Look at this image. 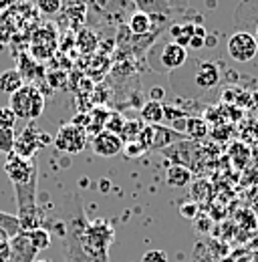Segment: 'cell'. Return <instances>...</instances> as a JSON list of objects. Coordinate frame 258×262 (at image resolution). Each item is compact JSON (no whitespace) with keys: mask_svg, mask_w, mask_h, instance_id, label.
I'll return each instance as SVG.
<instances>
[{"mask_svg":"<svg viewBox=\"0 0 258 262\" xmlns=\"http://www.w3.org/2000/svg\"><path fill=\"white\" fill-rule=\"evenodd\" d=\"M63 224L64 262H109L115 228L107 220L97 218L89 222L81 204H75Z\"/></svg>","mask_w":258,"mask_h":262,"instance_id":"6da1fadb","label":"cell"},{"mask_svg":"<svg viewBox=\"0 0 258 262\" xmlns=\"http://www.w3.org/2000/svg\"><path fill=\"white\" fill-rule=\"evenodd\" d=\"M4 171L14 188V196L18 204V222H20L23 232L42 228L40 212L36 206V178H38L36 160L20 158L12 151L4 162Z\"/></svg>","mask_w":258,"mask_h":262,"instance_id":"7a4b0ae2","label":"cell"},{"mask_svg":"<svg viewBox=\"0 0 258 262\" xmlns=\"http://www.w3.org/2000/svg\"><path fill=\"white\" fill-rule=\"evenodd\" d=\"M8 107L14 111L16 119L34 121L45 111V97H42V93L36 87L25 85L20 91H16L14 95H10V105Z\"/></svg>","mask_w":258,"mask_h":262,"instance_id":"3957f363","label":"cell"},{"mask_svg":"<svg viewBox=\"0 0 258 262\" xmlns=\"http://www.w3.org/2000/svg\"><path fill=\"white\" fill-rule=\"evenodd\" d=\"M51 141H53V139L47 137L42 131H38V127L31 121V123L23 129L20 135H16V141H14V154L20 156V158L31 160V158L36 156L38 147H42V145H47V143H51Z\"/></svg>","mask_w":258,"mask_h":262,"instance_id":"277c9868","label":"cell"},{"mask_svg":"<svg viewBox=\"0 0 258 262\" xmlns=\"http://www.w3.org/2000/svg\"><path fill=\"white\" fill-rule=\"evenodd\" d=\"M55 147L59 151L64 154H79L85 149L87 145V131L83 129L81 125H75V123H67L61 129L57 131L55 139H53Z\"/></svg>","mask_w":258,"mask_h":262,"instance_id":"5b68a950","label":"cell"},{"mask_svg":"<svg viewBox=\"0 0 258 262\" xmlns=\"http://www.w3.org/2000/svg\"><path fill=\"white\" fill-rule=\"evenodd\" d=\"M258 53V40L254 34L238 31L228 38V55L236 63H250Z\"/></svg>","mask_w":258,"mask_h":262,"instance_id":"8992f818","label":"cell"},{"mask_svg":"<svg viewBox=\"0 0 258 262\" xmlns=\"http://www.w3.org/2000/svg\"><path fill=\"white\" fill-rule=\"evenodd\" d=\"M91 147L99 158H113L123 151V139L111 131H101L93 137Z\"/></svg>","mask_w":258,"mask_h":262,"instance_id":"52a82bcc","label":"cell"},{"mask_svg":"<svg viewBox=\"0 0 258 262\" xmlns=\"http://www.w3.org/2000/svg\"><path fill=\"white\" fill-rule=\"evenodd\" d=\"M36 260V250L31 244L27 232L16 234L10 238V258L8 262H34Z\"/></svg>","mask_w":258,"mask_h":262,"instance_id":"ba28073f","label":"cell"},{"mask_svg":"<svg viewBox=\"0 0 258 262\" xmlns=\"http://www.w3.org/2000/svg\"><path fill=\"white\" fill-rule=\"evenodd\" d=\"M196 85L200 89H214L218 83H220V69L216 63L208 61V59H202L198 65H196V77H193Z\"/></svg>","mask_w":258,"mask_h":262,"instance_id":"9c48e42d","label":"cell"},{"mask_svg":"<svg viewBox=\"0 0 258 262\" xmlns=\"http://www.w3.org/2000/svg\"><path fill=\"white\" fill-rule=\"evenodd\" d=\"M188 61V51L176 42H169L161 51V65L165 69H178Z\"/></svg>","mask_w":258,"mask_h":262,"instance_id":"30bf717a","label":"cell"},{"mask_svg":"<svg viewBox=\"0 0 258 262\" xmlns=\"http://www.w3.org/2000/svg\"><path fill=\"white\" fill-rule=\"evenodd\" d=\"M190 182H192V169H190V167L174 164L165 171V184H167L169 188L182 190V188H186Z\"/></svg>","mask_w":258,"mask_h":262,"instance_id":"8fae6325","label":"cell"},{"mask_svg":"<svg viewBox=\"0 0 258 262\" xmlns=\"http://www.w3.org/2000/svg\"><path fill=\"white\" fill-rule=\"evenodd\" d=\"M23 87H25V79H23L20 71L8 69V71H2L0 73V91L6 93L8 97L14 95L16 91H20Z\"/></svg>","mask_w":258,"mask_h":262,"instance_id":"7c38bea8","label":"cell"},{"mask_svg":"<svg viewBox=\"0 0 258 262\" xmlns=\"http://www.w3.org/2000/svg\"><path fill=\"white\" fill-rule=\"evenodd\" d=\"M127 29L133 34H147L154 29V23H152V16L145 14V12H131L127 20Z\"/></svg>","mask_w":258,"mask_h":262,"instance_id":"4fadbf2b","label":"cell"},{"mask_svg":"<svg viewBox=\"0 0 258 262\" xmlns=\"http://www.w3.org/2000/svg\"><path fill=\"white\" fill-rule=\"evenodd\" d=\"M141 119H143L147 125H160L161 121L165 119L163 105H161L160 101H147V103L141 107Z\"/></svg>","mask_w":258,"mask_h":262,"instance_id":"5bb4252c","label":"cell"},{"mask_svg":"<svg viewBox=\"0 0 258 262\" xmlns=\"http://www.w3.org/2000/svg\"><path fill=\"white\" fill-rule=\"evenodd\" d=\"M135 6L139 8V12H149L152 14H171V6H169V0H135Z\"/></svg>","mask_w":258,"mask_h":262,"instance_id":"9a60e30c","label":"cell"},{"mask_svg":"<svg viewBox=\"0 0 258 262\" xmlns=\"http://www.w3.org/2000/svg\"><path fill=\"white\" fill-rule=\"evenodd\" d=\"M27 236H29V240H31V244L34 246V250L36 252H40V250H45V248H49L51 246V232L47 228H34L31 232H27Z\"/></svg>","mask_w":258,"mask_h":262,"instance_id":"2e32d148","label":"cell"},{"mask_svg":"<svg viewBox=\"0 0 258 262\" xmlns=\"http://www.w3.org/2000/svg\"><path fill=\"white\" fill-rule=\"evenodd\" d=\"M0 230H4L10 238H14L16 234H20V222H18V216H10L6 212H0Z\"/></svg>","mask_w":258,"mask_h":262,"instance_id":"e0dca14e","label":"cell"},{"mask_svg":"<svg viewBox=\"0 0 258 262\" xmlns=\"http://www.w3.org/2000/svg\"><path fill=\"white\" fill-rule=\"evenodd\" d=\"M186 133L190 135V139H202L208 133V123L200 117H190L186 123Z\"/></svg>","mask_w":258,"mask_h":262,"instance_id":"ac0fdd59","label":"cell"},{"mask_svg":"<svg viewBox=\"0 0 258 262\" xmlns=\"http://www.w3.org/2000/svg\"><path fill=\"white\" fill-rule=\"evenodd\" d=\"M14 141H16L14 129H0V154L10 156L14 151Z\"/></svg>","mask_w":258,"mask_h":262,"instance_id":"d6986e66","label":"cell"},{"mask_svg":"<svg viewBox=\"0 0 258 262\" xmlns=\"http://www.w3.org/2000/svg\"><path fill=\"white\" fill-rule=\"evenodd\" d=\"M36 8L47 14V16H53L57 12H61L63 8V0H36Z\"/></svg>","mask_w":258,"mask_h":262,"instance_id":"ffe728a7","label":"cell"},{"mask_svg":"<svg viewBox=\"0 0 258 262\" xmlns=\"http://www.w3.org/2000/svg\"><path fill=\"white\" fill-rule=\"evenodd\" d=\"M16 115L10 107H0V129H14Z\"/></svg>","mask_w":258,"mask_h":262,"instance_id":"44dd1931","label":"cell"},{"mask_svg":"<svg viewBox=\"0 0 258 262\" xmlns=\"http://www.w3.org/2000/svg\"><path fill=\"white\" fill-rule=\"evenodd\" d=\"M125 127V119L121 117V115H111L107 121H105V131H111V133H115V135H119L121 137V131Z\"/></svg>","mask_w":258,"mask_h":262,"instance_id":"7402d4cb","label":"cell"},{"mask_svg":"<svg viewBox=\"0 0 258 262\" xmlns=\"http://www.w3.org/2000/svg\"><path fill=\"white\" fill-rule=\"evenodd\" d=\"M10 258V236L0 230V262H8Z\"/></svg>","mask_w":258,"mask_h":262,"instance_id":"603a6c76","label":"cell"},{"mask_svg":"<svg viewBox=\"0 0 258 262\" xmlns=\"http://www.w3.org/2000/svg\"><path fill=\"white\" fill-rule=\"evenodd\" d=\"M141 262H167V256L161 250H149V252L143 254Z\"/></svg>","mask_w":258,"mask_h":262,"instance_id":"cb8c5ba5","label":"cell"},{"mask_svg":"<svg viewBox=\"0 0 258 262\" xmlns=\"http://www.w3.org/2000/svg\"><path fill=\"white\" fill-rule=\"evenodd\" d=\"M180 212H182L184 216H188V218H196V216H198V204H186Z\"/></svg>","mask_w":258,"mask_h":262,"instance_id":"d4e9b609","label":"cell"},{"mask_svg":"<svg viewBox=\"0 0 258 262\" xmlns=\"http://www.w3.org/2000/svg\"><path fill=\"white\" fill-rule=\"evenodd\" d=\"M143 151H145V149H143V147H141L137 141H133L131 145H127V147H125V154H127V156H137V154H143Z\"/></svg>","mask_w":258,"mask_h":262,"instance_id":"484cf974","label":"cell"},{"mask_svg":"<svg viewBox=\"0 0 258 262\" xmlns=\"http://www.w3.org/2000/svg\"><path fill=\"white\" fill-rule=\"evenodd\" d=\"M161 95H163V89H161V87H154V89H152V97H154L152 101H158Z\"/></svg>","mask_w":258,"mask_h":262,"instance_id":"4316f807","label":"cell"},{"mask_svg":"<svg viewBox=\"0 0 258 262\" xmlns=\"http://www.w3.org/2000/svg\"><path fill=\"white\" fill-rule=\"evenodd\" d=\"M254 38H256V40H258V27H256V34H254Z\"/></svg>","mask_w":258,"mask_h":262,"instance_id":"83f0119b","label":"cell"},{"mask_svg":"<svg viewBox=\"0 0 258 262\" xmlns=\"http://www.w3.org/2000/svg\"><path fill=\"white\" fill-rule=\"evenodd\" d=\"M34 262H51V260H34Z\"/></svg>","mask_w":258,"mask_h":262,"instance_id":"f1b7e54d","label":"cell"}]
</instances>
